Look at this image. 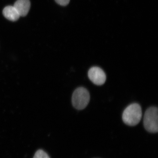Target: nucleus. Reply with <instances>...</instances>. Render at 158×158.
I'll use <instances>...</instances> for the list:
<instances>
[{
    "mask_svg": "<svg viewBox=\"0 0 158 158\" xmlns=\"http://www.w3.org/2000/svg\"><path fill=\"white\" fill-rule=\"evenodd\" d=\"M144 127L151 133L158 131V110L157 107H151L146 110L143 118Z\"/></svg>",
    "mask_w": 158,
    "mask_h": 158,
    "instance_id": "nucleus-2",
    "label": "nucleus"
},
{
    "mask_svg": "<svg viewBox=\"0 0 158 158\" xmlns=\"http://www.w3.org/2000/svg\"><path fill=\"white\" fill-rule=\"evenodd\" d=\"M59 5L65 6L68 5L70 0H55Z\"/></svg>",
    "mask_w": 158,
    "mask_h": 158,
    "instance_id": "nucleus-8",
    "label": "nucleus"
},
{
    "mask_svg": "<svg viewBox=\"0 0 158 158\" xmlns=\"http://www.w3.org/2000/svg\"><path fill=\"white\" fill-rule=\"evenodd\" d=\"M88 76L90 80L97 85H102L104 84L106 80L105 73L98 67H93L89 70Z\"/></svg>",
    "mask_w": 158,
    "mask_h": 158,
    "instance_id": "nucleus-4",
    "label": "nucleus"
},
{
    "mask_svg": "<svg viewBox=\"0 0 158 158\" xmlns=\"http://www.w3.org/2000/svg\"><path fill=\"white\" fill-rule=\"evenodd\" d=\"M3 15L6 19L12 21H15L19 19L20 16L14 6H7L4 9Z\"/></svg>",
    "mask_w": 158,
    "mask_h": 158,
    "instance_id": "nucleus-6",
    "label": "nucleus"
},
{
    "mask_svg": "<svg viewBox=\"0 0 158 158\" xmlns=\"http://www.w3.org/2000/svg\"><path fill=\"white\" fill-rule=\"evenodd\" d=\"M90 100V96L88 91L83 87L78 88L73 93L72 104L76 109L83 110L87 106Z\"/></svg>",
    "mask_w": 158,
    "mask_h": 158,
    "instance_id": "nucleus-3",
    "label": "nucleus"
},
{
    "mask_svg": "<svg viewBox=\"0 0 158 158\" xmlns=\"http://www.w3.org/2000/svg\"><path fill=\"white\" fill-rule=\"evenodd\" d=\"M13 6L18 12L20 16L24 17L28 13L31 3L29 0H17Z\"/></svg>",
    "mask_w": 158,
    "mask_h": 158,
    "instance_id": "nucleus-5",
    "label": "nucleus"
},
{
    "mask_svg": "<svg viewBox=\"0 0 158 158\" xmlns=\"http://www.w3.org/2000/svg\"><path fill=\"white\" fill-rule=\"evenodd\" d=\"M142 116L141 106L137 103H133L128 106L124 110L122 114V119L127 125L135 126L139 123Z\"/></svg>",
    "mask_w": 158,
    "mask_h": 158,
    "instance_id": "nucleus-1",
    "label": "nucleus"
},
{
    "mask_svg": "<svg viewBox=\"0 0 158 158\" xmlns=\"http://www.w3.org/2000/svg\"><path fill=\"white\" fill-rule=\"evenodd\" d=\"M33 158H50L45 152L42 150H39L35 153Z\"/></svg>",
    "mask_w": 158,
    "mask_h": 158,
    "instance_id": "nucleus-7",
    "label": "nucleus"
}]
</instances>
